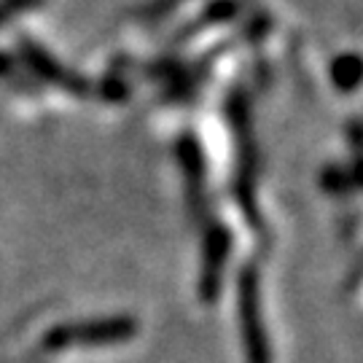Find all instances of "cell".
Listing matches in <instances>:
<instances>
[{"mask_svg": "<svg viewBox=\"0 0 363 363\" xmlns=\"http://www.w3.org/2000/svg\"><path fill=\"white\" fill-rule=\"evenodd\" d=\"M22 57H25L30 73H33V76H38L40 81L54 84V86L70 91V94H78V97L89 94V84H86L84 78H78L76 73H70L65 65H60L52 54L46 52L43 46H38V43H33V40H22Z\"/></svg>", "mask_w": 363, "mask_h": 363, "instance_id": "cell-6", "label": "cell"}, {"mask_svg": "<svg viewBox=\"0 0 363 363\" xmlns=\"http://www.w3.org/2000/svg\"><path fill=\"white\" fill-rule=\"evenodd\" d=\"M247 9H250V3H247V0H210L194 22L183 27L178 38H191V35H196V33H202L205 27H216V25L234 22V19H240Z\"/></svg>", "mask_w": 363, "mask_h": 363, "instance_id": "cell-7", "label": "cell"}, {"mask_svg": "<svg viewBox=\"0 0 363 363\" xmlns=\"http://www.w3.org/2000/svg\"><path fill=\"white\" fill-rule=\"evenodd\" d=\"M223 113L237 143V169H234L232 194L237 208L242 210L250 229H261V210L256 202V175H259V154H256V135H253V111L250 94L242 86H232L223 100Z\"/></svg>", "mask_w": 363, "mask_h": 363, "instance_id": "cell-1", "label": "cell"}, {"mask_svg": "<svg viewBox=\"0 0 363 363\" xmlns=\"http://www.w3.org/2000/svg\"><path fill=\"white\" fill-rule=\"evenodd\" d=\"M43 0H0V25L6 19H11L13 13L30 11V9H38Z\"/></svg>", "mask_w": 363, "mask_h": 363, "instance_id": "cell-13", "label": "cell"}, {"mask_svg": "<svg viewBox=\"0 0 363 363\" xmlns=\"http://www.w3.org/2000/svg\"><path fill=\"white\" fill-rule=\"evenodd\" d=\"M175 156L181 164L183 181H186V191H189V208L199 223L208 220V196H205V186H208V159H205V148L199 143L191 130L181 132L178 143H175Z\"/></svg>", "mask_w": 363, "mask_h": 363, "instance_id": "cell-5", "label": "cell"}, {"mask_svg": "<svg viewBox=\"0 0 363 363\" xmlns=\"http://www.w3.org/2000/svg\"><path fill=\"white\" fill-rule=\"evenodd\" d=\"M269 30H272V19H269V13L264 11H253L247 16V22L242 25L240 30V35L247 40V43H259L269 35Z\"/></svg>", "mask_w": 363, "mask_h": 363, "instance_id": "cell-10", "label": "cell"}, {"mask_svg": "<svg viewBox=\"0 0 363 363\" xmlns=\"http://www.w3.org/2000/svg\"><path fill=\"white\" fill-rule=\"evenodd\" d=\"M127 94H130V86H127V81L118 76L116 70L105 78L103 86H100V97L108 100V103H121Z\"/></svg>", "mask_w": 363, "mask_h": 363, "instance_id": "cell-11", "label": "cell"}, {"mask_svg": "<svg viewBox=\"0 0 363 363\" xmlns=\"http://www.w3.org/2000/svg\"><path fill=\"white\" fill-rule=\"evenodd\" d=\"M320 186H323L325 194L331 196H345L352 191V181L347 167H339V164H328L320 172Z\"/></svg>", "mask_w": 363, "mask_h": 363, "instance_id": "cell-9", "label": "cell"}, {"mask_svg": "<svg viewBox=\"0 0 363 363\" xmlns=\"http://www.w3.org/2000/svg\"><path fill=\"white\" fill-rule=\"evenodd\" d=\"M11 73H13V60L11 57H6V54H0V78L11 76Z\"/></svg>", "mask_w": 363, "mask_h": 363, "instance_id": "cell-16", "label": "cell"}, {"mask_svg": "<svg viewBox=\"0 0 363 363\" xmlns=\"http://www.w3.org/2000/svg\"><path fill=\"white\" fill-rule=\"evenodd\" d=\"M232 229L220 218H208L202 229V269H199V298L213 304L220 294L223 267L232 256Z\"/></svg>", "mask_w": 363, "mask_h": 363, "instance_id": "cell-4", "label": "cell"}, {"mask_svg": "<svg viewBox=\"0 0 363 363\" xmlns=\"http://www.w3.org/2000/svg\"><path fill=\"white\" fill-rule=\"evenodd\" d=\"M328 78L334 84V89L342 94H352L363 86V54L345 52L331 60Z\"/></svg>", "mask_w": 363, "mask_h": 363, "instance_id": "cell-8", "label": "cell"}, {"mask_svg": "<svg viewBox=\"0 0 363 363\" xmlns=\"http://www.w3.org/2000/svg\"><path fill=\"white\" fill-rule=\"evenodd\" d=\"M138 334V320L132 315H111V318H94L86 323L60 325L52 328L40 347L43 352H60L70 345H118Z\"/></svg>", "mask_w": 363, "mask_h": 363, "instance_id": "cell-3", "label": "cell"}, {"mask_svg": "<svg viewBox=\"0 0 363 363\" xmlns=\"http://www.w3.org/2000/svg\"><path fill=\"white\" fill-rule=\"evenodd\" d=\"M347 172H350L352 189H363V154L355 156V162L347 167Z\"/></svg>", "mask_w": 363, "mask_h": 363, "instance_id": "cell-15", "label": "cell"}, {"mask_svg": "<svg viewBox=\"0 0 363 363\" xmlns=\"http://www.w3.org/2000/svg\"><path fill=\"white\" fill-rule=\"evenodd\" d=\"M345 135H347V143L355 154H363V118H350L347 127H345Z\"/></svg>", "mask_w": 363, "mask_h": 363, "instance_id": "cell-14", "label": "cell"}, {"mask_svg": "<svg viewBox=\"0 0 363 363\" xmlns=\"http://www.w3.org/2000/svg\"><path fill=\"white\" fill-rule=\"evenodd\" d=\"M237 301H240V325H242V347L247 363H272V347L264 328L261 315V286L256 261H245L237 280Z\"/></svg>", "mask_w": 363, "mask_h": 363, "instance_id": "cell-2", "label": "cell"}, {"mask_svg": "<svg viewBox=\"0 0 363 363\" xmlns=\"http://www.w3.org/2000/svg\"><path fill=\"white\" fill-rule=\"evenodd\" d=\"M181 3L183 0H151L145 9H140V16H143V19H151V22H154V19H164V16L175 11Z\"/></svg>", "mask_w": 363, "mask_h": 363, "instance_id": "cell-12", "label": "cell"}]
</instances>
